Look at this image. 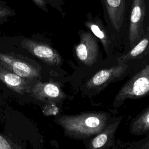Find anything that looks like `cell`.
<instances>
[{
  "label": "cell",
  "mask_w": 149,
  "mask_h": 149,
  "mask_svg": "<svg viewBox=\"0 0 149 149\" xmlns=\"http://www.w3.org/2000/svg\"><path fill=\"white\" fill-rule=\"evenodd\" d=\"M80 41L74 46V52L77 59L87 66L94 65L97 61L98 45L97 38L90 31L80 30Z\"/></svg>",
  "instance_id": "3"
},
{
  "label": "cell",
  "mask_w": 149,
  "mask_h": 149,
  "mask_svg": "<svg viewBox=\"0 0 149 149\" xmlns=\"http://www.w3.org/2000/svg\"><path fill=\"white\" fill-rule=\"evenodd\" d=\"M0 65L6 70L24 79H34L40 76V70L34 66L9 54L0 53Z\"/></svg>",
  "instance_id": "7"
},
{
  "label": "cell",
  "mask_w": 149,
  "mask_h": 149,
  "mask_svg": "<svg viewBox=\"0 0 149 149\" xmlns=\"http://www.w3.org/2000/svg\"><path fill=\"white\" fill-rule=\"evenodd\" d=\"M84 24L90 32L100 40L108 54L111 45V39L102 20L98 16L94 17L91 13H88Z\"/></svg>",
  "instance_id": "11"
},
{
  "label": "cell",
  "mask_w": 149,
  "mask_h": 149,
  "mask_svg": "<svg viewBox=\"0 0 149 149\" xmlns=\"http://www.w3.org/2000/svg\"><path fill=\"white\" fill-rule=\"evenodd\" d=\"M121 118L106 127L99 133L96 134L88 143L87 148H108L115 144V134L119 127Z\"/></svg>",
  "instance_id": "10"
},
{
  "label": "cell",
  "mask_w": 149,
  "mask_h": 149,
  "mask_svg": "<svg viewBox=\"0 0 149 149\" xmlns=\"http://www.w3.org/2000/svg\"><path fill=\"white\" fill-rule=\"evenodd\" d=\"M32 95L38 100L47 102H58L66 97L59 85L51 82L37 83L33 88Z\"/></svg>",
  "instance_id": "9"
},
{
  "label": "cell",
  "mask_w": 149,
  "mask_h": 149,
  "mask_svg": "<svg viewBox=\"0 0 149 149\" xmlns=\"http://www.w3.org/2000/svg\"><path fill=\"white\" fill-rule=\"evenodd\" d=\"M130 132L134 135H142L149 132V106L131 122Z\"/></svg>",
  "instance_id": "13"
},
{
  "label": "cell",
  "mask_w": 149,
  "mask_h": 149,
  "mask_svg": "<svg viewBox=\"0 0 149 149\" xmlns=\"http://www.w3.org/2000/svg\"><path fill=\"white\" fill-rule=\"evenodd\" d=\"M127 67V65L123 62L109 68L101 69L87 81L86 86L88 90L101 91L111 83L120 79L126 71Z\"/></svg>",
  "instance_id": "5"
},
{
  "label": "cell",
  "mask_w": 149,
  "mask_h": 149,
  "mask_svg": "<svg viewBox=\"0 0 149 149\" xmlns=\"http://www.w3.org/2000/svg\"><path fill=\"white\" fill-rule=\"evenodd\" d=\"M146 9V0H132L128 35L130 47L133 48L144 34L143 23Z\"/></svg>",
  "instance_id": "4"
},
{
  "label": "cell",
  "mask_w": 149,
  "mask_h": 149,
  "mask_svg": "<svg viewBox=\"0 0 149 149\" xmlns=\"http://www.w3.org/2000/svg\"><path fill=\"white\" fill-rule=\"evenodd\" d=\"M40 9L45 12H48L47 5L55 8L62 14L63 13L62 5L64 4L63 0H31Z\"/></svg>",
  "instance_id": "15"
},
{
  "label": "cell",
  "mask_w": 149,
  "mask_h": 149,
  "mask_svg": "<svg viewBox=\"0 0 149 149\" xmlns=\"http://www.w3.org/2000/svg\"><path fill=\"white\" fill-rule=\"evenodd\" d=\"M15 15V10L8 6L6 1L0 0V24L8 21L9 17Z\"/></svg>",
  "instance_id": "16"
},
{
  "label": "cell",
  "mask_w": 149,
  "mask_h": 149,
  "mask_svg": "<svg viewBox=\"0 0 149 149\" xmlns=\"http://www.w3.org/2000/svg\"><path fill=\"white\" fill-rule=\"evenodd\" d=\"M101 3L111 25L119 33L124 22L127 0H101Z\"/></svg>",
  "instance_id": "8"
},
{
  "label": "cell",
  "mask_w": 149,
  "mask_h": 149,
  "mask_svg": "<svg viewBox=\"0 0 149 149\" xmlns=\"http://www.w3.org/2000/svg\"><path fill=\"white\" fill-rule=\"evenodd\" d=\"M149 95V63L127 81L120 88L113 102L118 107L127 99H139Z\"/></svg>",
  "instance_id": "2"
},
{
  "label": "cell",
  "mask_w": 149,
  "mask_h": 149,
  "mask_svg": "<svg viewBox=\"0 0 149 149\" xmlns=\"http://www.w3.org/2000/svg\"><path fill=\"white\" fill-rule=\"evenodd\" d=\"M23 48L49 65H59L62 62L59 53L47 44L30 39L21 42Z\"/></svg>",
  "instance_id": "6"
},
{
  "label": "cell",
  "mask_w": 149,
  "mask_h": 149,
  "mask_svg": "<svg viewBox=\"0 0 149 149\" xmlns=\"http://www.w3.org/2000/svg\"><path fill=\"white\" fill-rule=\"evenodd\" d=\"M0 80L9 88L19 94L29 92L30 86L24 78L3 68L0 65Z\"/></svg>",
  "instance_id": "12"
},
{
  "label": "cell",
  "mask_w": 149,
  "mask_h": 149,
  "mask_svg": "<svg viewBox=\"0 0 149 149\" xmlns=\"http://www.w3.org/2000/svg\"><path fill=\"white\" fill-rule=\"evenodd\" d=\"M58 112V109L54 102H48L43 109V113L45 115H55Z\"/></svg>",
  "instance_id": "18"
},
{
  "label": "cell",
  "mask_w": 149,
  "mask_h": 149,
  "mask_svg": "<svg viewBox=\"0 0 149 149\" xmlns=\"http://www.w3.org/2000/svg\"><path fill=\"white\" fill-rule=\"evenodd\" d=\"M22 148L17 144L13 142L8 136L0 133V149H19Z\"/></svg>",
  "instance_id": "17"
},
{
  "label": "cell",
  "mask_w": 149,
  "mask_h": 149,
  "mask_svg": "<svg viewBox=\"0 0 149 149\" xmlns=\"http://www.w3.org/2000/svg\"><path fill=\"white\" fill-rule=\"evenodd\" d=\"M108 116L104 112H84L76 115H62L55 122L72 139L84 140L101 132L108 125Z\"/></svg>",
  "instance_id": "1"
},
{
  "label": "cell",
  "mask_w": 149,
  "mask_h": 149,
  "mask_svg": "<svg viewBox=\"0 0 149 149\" xmlns=\"http://www.w3.org/2000/svg\"><path fill=\"white\" fill-rule=\"evenodd\" d=\"M140 148L142 149H149V140L144 143Z\"/></svg>",
  "instance_id": "19"
},
{
  "label": "cell",
  "mask_w": 149,
  "mask_h": 149,
  "mask_svg": "<svg viewBox=\"0 0 149 149\" xmlns=\"http://www.w3.org/2000/svg\"><path fill=\"white\" fill-rule=\"evenodd\" d=\"M149 42V39L147 37H145L141 40L133 47V48L126 54L119 57L117 60L119 63H123L125 61H128L137 58L139 55L142 54L146 48Z\"/></svg>",
  "instance_id": "14"
}]
</instances>
